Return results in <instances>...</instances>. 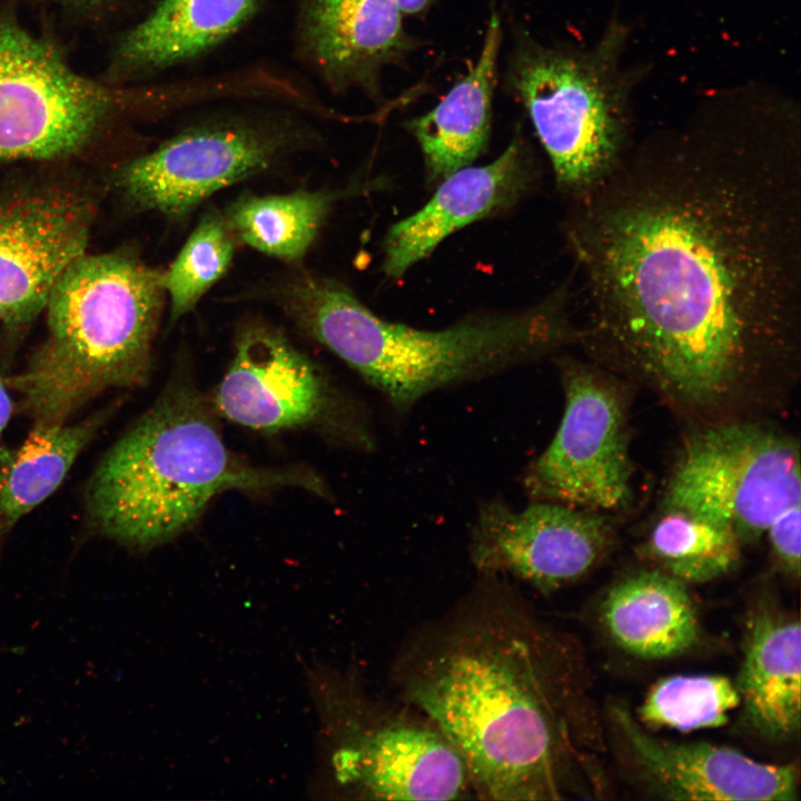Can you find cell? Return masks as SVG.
I'll return each mask as SVG.
<instances>
[{"label":"cell","instance_id":"8992f818","mask_svg":"<svg viewBox=\"0 0 801 801\" xmlns=\"http://www.w3.org/2000/svg\"><path fill=\"white\" fill-rule=\"evenodd\" d=\"M319 721L313 791L357 800H461L473 795L453 744L426 715L372 691L355 669L309 670Z\"/></svg>","mask_w":801,"mask_h":801},{"label":"cell","instance_id":"d6986e66","mask_svg":"<svg viewBox=\"0 0 801 801\" xmlns=\"http://www.w3.org/2000/svg\"><path fill=\"white\" fill-rule=\"evenodd\" d=\"M736 689L751 724L764 736L798 732L801 718V629L798 619L762 610L748 625Z\"/></svg>","mask_w":801,"mask_h":801},{"label":"cell","instance_id":"7a4b0ae2","mask_svg":"<svg viewBox=\"0 0 801 801\" xmlns=\"http://www.w3.org/2000/svg\"><path fill=\"white\" fill-rule=\"evenodd\" d=\"M568 641L510 578L477 574L445 612L402 641L393 694L458 752L475 798H564L575 756L578 684Z\"/></svg>","mask_w":801,"mask_h":801},{"label":"cell","instance_id":"5bb4252c","mask_svg":"<svg viewBox=\"0 0 801 801\" xmlns=\"http://www.w3.org/2000/svg\"><path fill=\"white\" fill-rule=\"evenodd\" d=\"M214 407L234 423L267 433L345 422L320 372L279 332L261 325L240 333Z\"/></svg>","mask_w":801,"mask_h":801},{"label":"cell","instance_id":"4316f807","mask_svg":"<svg viewBox=\"0 0 801 801\" xmlns=\"http://www.w3.org/2000/svg\"><path fill=\"white\" fill-rule=\"evenodd\" d=\"M779 566L792 578L800 576L801 503L781 512L765 532Z\"/></svg>","mask_w":801,"mask_h":801},{"label":"cell","instance_id":"ba28073f","mask_svg":"<svg viewBox=\"0 0 801 801\" xmlns=\"http://www.w3.org/2000/svg\"><path fill=\"white\" fill-rule=\"evenodd\" d=\"M801 503L798 439L756 418L699 425L672 471L664 507L715 520L754 543Z\"/></svg>","mask_w":801,"mask_h":801},{"label":"cell","instance_id":"cb8c5ba5","mask_svg":"<svg viewBox=\"0 0 801 801\" xmlns=\"http://www.w3.org/2000/svg\"><path fill=\"white\" fill-rule=\"evenodd\" d=\"M330 204L332 196L323 191L246 196L230 206L226 221L244 244L295 261L310 248Z\"/></svg>","mask_w":801,"mask_h":801},{"label":"cell","instance_id":"7402d4cb","mask_svg":"<svg viewBox=\"0 0 801 801\" xmlns=\"http://www.w3.org/2000/svg\"><path fill=\"white\" fill-rule=\"evenodd\" d=\"M107 418L102 411L73 424H34L18 447L0 448V536L58 490Z\"/></svg>","mask_w":801,"mask_h":801},{"label":"cell","instance_id":"6da1fadb","mask_svg":"<svg viewBox=\"0 0 801 801\" xmlns=\"http://www.w3.org/2000/svg\"><path fill=\"white\" fill-rule=\"evenodd\" d=\"M794 140L685 138L630 151L573 198L591 362L699 425L782 406L801 365Z\"/></svg>","mask_w":801,"mask_h":801},{"label":"cell","instance_id":"9c48e42d","mask_svg":"<svg viewBox=\"0 0 801 801\" xmlns=\"http://www.w3.org/2000/svg\"><path fill=\"white\" fill-rule=\"evenodd\" d=\"M556 358L565 396L560 426L526 468L531 501L609 512L632 498L627 396L623 379L594 364Z\"/></svg>","mask_w":801,"mask_h":801},{"label":"cell","instance_id":"5b68a950","mask_svg":"<svg viewBox=\"0 0 801 801\" xmlns=\"http://www.w3.org/2000/svg\"><path fill=\"white\" fill-rule=\"evenodd\" d=\"M164 271L132 250L77 258L53 285L44 339L7 380L34 424H63L106 392L147 382Z\"/></svg>","mask_w":801,"mask_h":801},{"label":"cell","instance_id":"f1b7e54d","mask_svg":"<svg viewBox=\"0 0 801 801\" xmlns=\"http://www.w3.org/2000/svg\"><path fill=\"white\" fill-rule=\"evenodd\" d=\"M404 14H421L425 12L435 0H394Z\"/></svg>","mask_w":801,"mask_h":801},{"label":"cell","instance_id":"603a6c76","mask_svg":"<svg viewBox=\"0 0 801 801\" xmlns=\"http://www.w3.org/2000/svg\"><path fill=\"white\" fill-rule=\"evenodd\" d=\"M741 541L729 526L704 515L664 507L645 552L661 571L686 583H705L733 570Z\"/></svg>","mask_w":801,"mask_h":801},{"label":"cell","instance_id":"ffe728a7","mask_svg":"<svg viewBox=\"0 0 801 801\" xmlns=\"http://www.w3.org/2000/svg\"><path fill=\"white\" fill-rule=\"evenodd\" d=\"M601 616L621 649L647 660L684 653L700 635L685 583L661 570L642 571L616 583L602 604Z\"/></svg>","mask_w":801,"mask_h":801},{"label":"cell","instance_id":"9a60e30c","mask_svg":"<svg viewBox=\"0 0 801 801\" xmlns=\"http://www.w3.org/2000/svg\"><path fill=\"white\" fill-rule=\"evenodd\" d=\"M613 713L641 774L668 799H797L798 770L792 764L762 763L705 742L664 741L641 729L626 710L615 708Z\"/></svg>","mask_w":801,"mask_h":801},{"label":"cell","instance_id":"277c9868","mask_svg":"<svg viewBox=\"0 0 801 801\" xmlns=\"http://www.w3.org/2000/svg\"><path fill=\"white\" fill-rule=\"evenodd\" d=\"M214 409L190 384L168 385L91 473L89 524L118 544L148 551L187 531L225 491L324 493L313 474L241 462L224 443Z\"/></svg>","mask_w":801,"mask_h":801},{"label":"cell","instance_id":"4fadbf2b","mask_svg":"<svg viewBox=\"0 0 801 801\" xmlns=\"http://www.w3.org/2000/svg\"><path fill=\"white\" fill-rule=\"evenodd\" d=\"M283 141L249 127H218L174 137L115 174L122 196L141 210L178 219L214 192L267 169Z\"/></svg>","mask_w":801,"mask_h":801},{"label":"cell","instance_id":"484cf974","mask_svg":"<svg viewBox=\"0 0 801 801\" xmlns=\"http://www.w3.org/2000/svg\"><path fill=\"white\" fill-rule=\"evenodd\" d=\"M233 255L234 235L227 221L214 214L205 216L170 268L162 274L172 320L190 312L222 277Z\"/></svg>","mask_w":801,"mask_h":801},{"label":"cell","instance_id":"2e32d148","mask_svg":"<svg viewBox=\"0 0 801 801\" xmlns=\"http://www.w3.org/2000/svg\"><path fill=\"white\" fill-rule=\"evenodd\" d=\"M403 14L394 0H305L303 43L330 83L375 92L382 68L416 47Z\"/></svg>","mask_w":801,"mask_h":801},{"label":"cell","instance_id":"8fae6325","mask_svg":"<svg viewBox=\"0 0 801 801\" xmlns=\"http://www.w3.org/2000/svg\"><path fill=\"white\" fill-rule=\"evenodd\" d=\"M613 540L604 512L546 501L515 510L491 500L478 508L468 555L477 574L506 577L548 595L585 576Z\"/></svg>","mask_w":801,"mask_h":801},{"label":"cell","instance_id":"e0dca14e","mask_svg":"<svg viewBox=\"0 0 801 801\" xmlns=\"http://www.w3.org/2000/svg\"><path fill=\"white\" fill-rule=\"evenodd\" d=\"M526 171L515 138L491 164L444 178L424 207L389 228L383 246L385 275L400 278L451 234L508 205L526 182Z\"/></svg>","mask_w":801,"mask_h":801},{"label":"cell","instance_id":"7c38bea8","mask_svg":"<svg viewBox=\"0 0 801 801\" xmlns=\"http://www.w3.org/2000/svg\"><path fill=\"white\" fill-rule=\"evenodd\" d=\"M95 209L62 187L0 195V320L18 332L43 312L62 273L87 253Z\"/></svg>","mask_w":801,"mask_h":801},{"label":"cell","instance_id":"83f0119b","mask_svg":"<svg viewBox=\"0 0 801 801\" xmlns=\"http://www.w3.org/2000/svg\"><path fill=\"white\" fill-rule=\"evenodd\" d=\"M13 411V403L8 390V384L0 374V438L6 429Z\"/></svg>","mask_w":801,"mask_h":801},{"label":"cell","instance_id":"3957f363","mask_svg":"<svg viewBox=\"0 0 801 801\" xmlns=\"http://www.w3.org/2000/svg\"><path fill=\"white\" fill-rule=\"evenodd\" d=\"M279 301L399 414L436 390L557 356L581 338L570 285L525 309L473 316L436 330L380 318L345 286L307 274L287 280Z\"/></svg>","mask_w":801,"mask_h":801},{"label":"cell","instance_id":"30bf717a","mask_svg":"<svg viewBox=\"0 0 801 801\" xmlns=\"http://www.w3.org/2000/svg\"><path fill=\"white\" fill-rule=\"evenodd\" d=\"M115 105L44 40L0 19V164L80 151Z\"/></svg>","mask_w":801,"mask_h":801},{"label":"cell","instance_id":"52a82bcc","mask_svg":"<svg viewBox=\"0 0 801 801\" xmlns=\"http://www.w3.org/2000/svg\"><path fill=\"white\" fill-rule=\"evenodd\" d=\"M623 37L613 27L587 52L523 39L512 56L510 88L550 158L557 187L571 199L604 178L629 148L627 89L617 69Z\"/></svg>","mask_w":801,"mask_h":801},{"label":"cell","instance_id":"44dd1931","mask_svg":"<svg viewBox=\"0 0 801 801\" xmlns=\"http://www.w3.org/2000/svg\"><path fill=\"white\" fill-rule=\"evenodd\" d=\"M259 0H162L119 49L130 69H159L194 58L237 31Z\"/></svg>","mask_w":801,"mask_h":801},{"label":"cell","instance_id":"ac0fdd59","mask_svg":"<svg viewBox=\"0 0 801 801\" xmlns=\"http://www.w3.org/2000/svg\"><path fill=\"white\" fill-rule=\"evenodd\" d=\"M501 42V19L493 11L473 67L435 108L407 123L421 147L431 178L443 180L469 166L485 148Z\"/></svg>","mask_w":801,"mask_h":801},{"label":"cell","instance_id":"d4e9b609","mask_svg":"<svg viewBox=\"0 0 801 801\" xmlns=\"http://www.w3.org/2000/svg\"><path fill=\"white\" fill-rule=\"evenodd\" d=\"M740 703L736 685L722 675H674L655 683L640 709L649 725L693 731L723 725Z\"/></svg>","mask_w":801,"mask_h":801}]
</instances>
